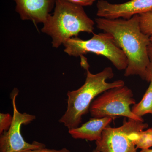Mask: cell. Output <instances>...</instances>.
<instances>
[{
  "mask_svg": "<svg viewBox=\"0 0 152 152\" xmlns=\"http://www.w3.org/2000/svg\"><path fill=\"white\" fill-rule=\"evenodd\" d=\"M97 27L113 38L128 60L124 76L138 75L144 80L149 64L148 48L151 43L150 36L142 32L140 15L129 19H95Z\"/></svg>",
  "mask_w": 152,
  "mask_h": 152,
  "instance_id": "cell-1",
  "label": "cell"
},
{
  "mask_svg": "<svg viewBox=\"0 0 152 152\" xmlns=\"http://www.w3.org/2000/svg\"><path fill=\"white\" fill-rule=\"evenodd\" d=\"M89 67V64L83 67L86 71L85 83L78 89L67 93V110L59 122L69 130L79 126L82 118L89 112L91 104L98 95L107 90L125 86L122 80L107 82V80L113 77L112 68L106 67L102 72L94 74L90 72Z\"/></svg>",
  "mask_w": 152,
  "mask_h": 152,
  "instance_id": "cell-2",
  "label": "cell"
},
{
  "mask_svg": "<svg viewBox=\"0 0 152 152\" xmlns=\"http://www.w3.org/2000/svg\"><path fill=\"white\" fill-rule=\"evenodd\" d=\"M95 24L83 7L56 0L53 13L49 15L41 30L51 37L53 47L58 48L80 32L94 33Z\"/></svg>",
  "mask_w": 152,
  "mask_h": 152,
  "instance_id": "cell-3",
  "label": "cell"
},
{
  "mask_svg": "<svg viewBox=\"0 0 152 152\" xmlns=\"http://www.w3.org/2000/svg\"><path fill=\"white\" fill-rule=\"evenodd\" d=\"M63 45L64 51L69 56L80 57L93 53L105 57L118 70H126L127 67V58L124 53L108 33H94L91 38L86 40L75 37Z\"/></svg>",
  "mask_w": 152,
  "mask_h": 152,
  "instance_id": "cell-4",
  "label": "cell"
},
{
  "mask_svg": "<svg viewBox=\"0 0 152 152\" xmlns=\"http://www.w3.org/2000/svg\"><path fill=\"white\" fill-rule=\"evenodd\" d=\"M136 104L132 90L126 86L107 90L93 101L90 107L91 116L94 118L123 116L144 122L133 113L131 105Z\"/></svg>",
  "mask_w": 152,
  "mask_h": 152,
  "instance_id": "cell-5",
  "label": "cell"
},
{
  "mask_svg": "<svg viewBox=\"0 0 152 152\" xmlns=\"http://www.w3.org/2000/svg\"><path fill=\"white\" fill-rule=\"evenodd\" d=\"M148 126L144 122L125 118L121 126L109 125L104 129L101 138L96 141V149L99 152H137L135 135Z\"/></svg>",
  "mask_w": 152,
  "mask_h": 152,
  "instance_id": "cell-6",
  "label": "cell"
},
{
  "mask_svg": "<svg viewBox=\"0 0 152 152\" xmlns=\"http://www.w3.org/2000/svg\"><path fill=\"white\" fill-rule=\"evenodd\" d=\"M19 90L15 88L10 94L13 107V121L10 129L0 135V152H23L46 148L45 144L37 141L31 143L25 140L21 133L23 125H27L36 119L34 115L21 113L17 109L16 100Z\"/></svg>",
  "mask_w": 152,
  "mask_h": 152,
  "instance_id": "cell-7",
  "label": "cell"
},
{
  "mask_svg": "<svg viewBox=\"0 0 152 152\" xmlns=\"http://www.w3.org/2000/svg\"><path fill=\"white\" fill-rule=\"evenodd\" d=\"M96 6L97 16L107 19H129L135 15L152 13V0H130L121 4L99 0Z\"/></svg>",
  "mask_w": 152,
  "mask_h": 152,
  "instance_id": "cell-8",
  "label": "cell"
},
{
  "mask_svg": "<svg viewBox=\"0 0 152 152\" xmlns=\"http://www.w3.org/2000/svg\"><path fill=\"white\" fill-rule=\"evenodd\" d=\"M21 19L37 24L44 23L55 7L56 0H14Z\"/></svg>",
  "mask_w": 152,
  "mask_h": 152,
  "instance_id": "cell-9",
  "label": "cell"
},
{
  "mask_svg": "<svg viewBox=\"0 0 152 152\" xmlns=\"http://www.w3.org/2000/svg\"><path fill=\"white\" fill-rule=\"evenodd\" d=\"M114 118L110 117L93 118L80 126L69 129L68 132L74 139L97 141L101 138L104 129Z\"/></svg>",
  "mask_w": 152,
  "mask_h": 152,
  "instance_id": "cell-10",
  "label": "cell"
},
{
  "mask_svg": "<svg viewBox=\"0 0 152 152\" xmlns=\"http://www.w3.org/2000/svg\"><path fill=\"white\" fill-rule=\"evenodd\" d=\"M132 111L139 118L147 114L152 115V81L146 91L141 101L132 107Z\"/></svg>",
  "mask_w": 152,
  "mask_h": 152,
  "instance_id": "cell-11",
  "label": "cell"
},
{
  "mask_svg": "<svg viewBox=\"0 0 152 152\" xmlns=\"http://www.w3.org/2000/svg\"><path fill=\"white\" fill-rule=\"evenodd\" d=\"M134 142L137 149H149L152 147V128L137 133L134 137Z\"/></svg>",
  "mask_w": 152,
  "mask_h": 152,
  "instance_id": "cell-12",
  "label": "cell"
},
{
  "mask_svg": "<svg viewBox=\"0 0 152 152\" xmlns=\"http://www.w3.org/2000/svg\"><path fill=\"white\" fill-rule=\"evenodd\" d=\"M140 26L142 32L145 34L152 36V13L139 15Z\"/></svg>",
  "mask_w": 152,
  "mask_h": 152,
  "instance_id": "cell-13",
  "label": "cell"
},
{
  "mask_svg": "<svg viewBox=\"0 0 152 152\" xmlns=\"http://www.w3.org/2000/svg\"><path fill=\"white\" fill-rule=\"evenodd\" d=\"M13 116L9 113H0V135L8 130L12 123Z\"/></svg>",
  "mask_w": 152,
  "mask_h": 152,
  "instance_id": "cell-14",
  "label": "cell"
},
{
  "mask_svg": "<svg viewBox=\"0 0 152 152\" xmlns=\"http://www.w3.org/2000/svg\"><path fill=\"white\" fill-rule=\"evenodd\" d=\"M148 54L149 58V64L147 68L145 74L144 80L148 82H151L152 81V43L148 48Z\"/></svg>",
  "mask_w": 152,
  "mask_h": 152,
  "instance_id": "cell-15",
  "label": "cell"
},
{
  "mask_svg": "<svg viewBox=\"0 0 152 152\" xmlns=\"http://www.w3.org/2000/svg\"><path fill=\"white\" fill-rule=\"evenodd\" d=\"M23 152H71L69 150L66 148H63L60 150L53 149L47 148H46L38 149L29 150Z\"/></svg>",
  "mask_w": 152,
  "mask_h": 152,
  "instance_id": "cell-16",
  "label": "cell"
},
{
  "mask_svg": "<svg viewBox=\"0 0 152 152\" xmlns=\"http://www.w3.org/2000/svg\"><path fill=\"white\" fill-rule=\"evenodd\" d=\"M64 1L84 7L92 5L96 1V0H64Z\"/></svg>",
  "mask_w": 152,
  "mask_h": 152,
  "instance_id": "cell-17",
  "label": "cell"
},
{
  "mask_svg": "<svg viewBox=\"0 0 152 152\" xmlns=\"http://www.w3.org/2000/svg\"><path fill=\"white\" fill-rule=\"evenodd\" d=\"M140 152H152V149L142 150Z\"/></svg>",
  "mask_w": 152,
  "mask_h": 152,
  "instance_id": "cell-18",
  "label": "cell"
},
{
  "mask_svg": "<svg viewBox=\"0 0 152 152\" xmlns=\"http://www.w3.org/2000/svg\"><path fill=\"white\" fill-rule=\"evenodd\" d=\"M92 152H99V151H97L95 149L93 150Z\"/></svg>",
  "mask_w": 152,
  "mask_h": 152,
  "instance_id": "cell-19",
  "label": "cell"
},
{
  "mask_svg": "<svg viewBox=\"0 0 152 152\" xmlns=\"http://www.w3.org/2000/svg\"><path fill=\"white\" fill-rule=\"evenodd\" d=\"M150 39H151V42L152 43V36L150 37Z\"/></svg>",
  "mask_w": 152,
  "mask_h": 152,
  "instance_id": "cell-20",
  "label": "cell"
},
{
  "mask_svg": "<svg viewBox=\"0 0 152 152\" xmlns=\"http://www.w3.org/2000/svg\"><path fill=\"white\" fill-rule=\"evenodd\" d=\"M85 58H83V59H85ZM87 59V58H86ZM83 59H82V60H83Z\"/></svg>",
  "mask_w": 152,
  "mask_h": 152,
  "instance_id": "cell-21",
  "label": "cell"
}]
</instances>
